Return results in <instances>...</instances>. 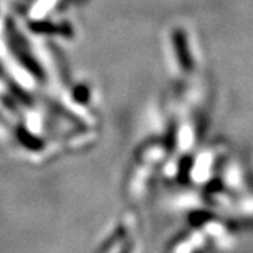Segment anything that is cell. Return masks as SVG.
<instances>
[{
    "mask_svg": "<svg viewBox=\"0 0 253 253\" xmlns=\"http://www.w3.org/2000/svg\"><path fill=\"white\" fill-rule=\"evenodd\" d=\"M124 253H126V251H124Z\"/></svg>",
    "mask_w": 253,
    "mask_h": 253,
    "instance_id": "1",
    "label": "cell"
}]
</instances>
